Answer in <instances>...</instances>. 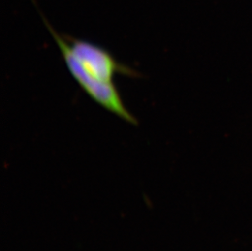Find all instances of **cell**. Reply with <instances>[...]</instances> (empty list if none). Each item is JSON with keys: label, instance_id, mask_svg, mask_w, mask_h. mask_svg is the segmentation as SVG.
Returning a JSON list of instances; mask_svg holds the SVG:
<instances>
[{"label": "cell", "instance_id": "cell-2", "mask_svg": "<svg viewBox=\"0 0 252 251\" xmlns=\"http://www.w3.org/2000/svg\"><path fill=\"white\" fill-rule=\"evenodd\" d=\"M78 62L91 76L105 83H113L116 74L137 77V72L119 63L105 48L88 41L64 36Z\"/></svg>", "mask_w": 252, "mask_h": 251}, {"label": "cell", "instance_id": "cell-1", "mask_svg": "<svg viewBox=\"0 0 252 251\" xmlns=\"http://www.w3.org/2000/svg\"><path fill=\"white\" fill-rule=\"evenodd\" d=\"M48 31L58 46L69 73L87 94L100 106L129 124L136 125V117L126 109L114 83H105L91 76L72 53L64 35L62 36L43 18Z\"/></svg>", "mask_w": 252, "mask_h": 251}]
</instances>
